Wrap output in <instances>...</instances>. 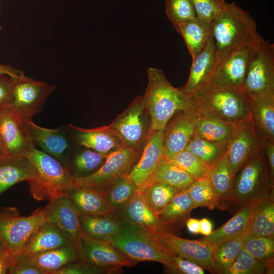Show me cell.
Returning a JSON list of instances; mask_svg holds the SVG:
<instances>
[{"mask_svg":"<svg viewBox=\"0 0 274 274\" xmlns=\"http://www.w3.org/2000/svg\"><path fill=\"white\" fill-rule=\"evenodd\" d=\"M254 202L239 208L227 222L202 238L215 247L222 243L242 236L246 231Z\"/></svg>","mask_w":274,"mask_h":274,"instance_id":"cell-32","label":"cell"},{"mask_svg":"<svg viewBox=\"0 0 274 274\" xmlns=\"http://www.w3.org/2000/svg\"><path fill=\"white\" fill-rule=\"evenodd\" d=\"M245 233L274 238L273 197L262 198L254 202Z\"/></svg>","mask_w":274,"mask_h":274,"instance_id":"cell-31","label":"cell"},{"mask_svg":"<svg viewBox=\"0 0 274 274\" xmlns=\"http://www.w3.org/2000/svg\"><path fill=\"white\" fill-rule=\"evenodd\" d=\"M28 120L8 107L0 108V134L7 155L27 157L36 148Z\"/></svg>","mask_w":274,"mask_h":274,"instance_id":"cell-14","label":"cell"},{"mask_svg":"<svg viewBox=\"0 0 274 274\" xmlns=\"http://www.w3.org/2000/svg\"><path fill=\"white\" fill-rule=\"evenodd\" d=\"M76 145L90 149L97 152L109 153L125 146V144L109 125L86 129L68 124Z\"/></svg>","mask_w":274,"mask_h":274,"instance_id":"cell-20","label":"cell"},{"mask_svg":"<svg viewBox=\"0 0 274 274\" xmlns=\"http://www.w3.org/2000/svg\"><path fill=\"white\" fill-rule=\"evenodd\" d=\"M1 11V3H0V12Z\"/></svg>","mask_w":274,"mask_h":274,"instance_id":"cell-60","label":"cell"},{"mask_svg":"<svg viewBox=\"0 0 274 274\" xmlns=\"http://www.w3.org/2000/svg\"><path fill=\"white\" fill-rule=\"evenodd\" d=\"M83 148L81 150L74 149L66 166L75 178L86 176L94 173L102 165L108 155Z\"/></svg>","mask_w":274,"mask_h":274,"instance_id":"cell-36","label":"cell"},{"mask_svg":"<svg viewBox=\"0 0 274 274\" xmlns=\"http://www.w3.org/2000/svg\"><path fill=\"white\" fill-rule=\"evenodd\" d=\"M37 178L36 169L28 157L6 155L0 158V197L12 186Z\"/></svg>","mask_w":274,"mask_h":274,"instance_id":"cell-26","label":"cell"},{"mask_svg":"<svg viewBox=\"0 0 274 274\" xmlns=\"http://www.w3.org/2000/svg\"><path fill=\"white\" fill-rule=\"evenodd\" d=\"M73 244L75 243L67 234L54 223L47 221L30 236L21 253L30 257Z\"/></svg>","mask_w":274,"mask_h":274,"instance_id":"cell-23","label":"cell"},{"mask_svg":"<svg viewBox=\"0 0 274 274\" xmlns=\"http://www.w3.org/2000/svg\"><path fill=\"white\" fill-rule=\"evenodd\" d=\"M80 218L85 235L109 241L121 229L123 222L116 214L82 215Z\"/></svg>","mask_w":274,"mask_h":274,"instance_id":"cell-33","label":"cell"},{"mask_svg":"<svg viewBox=\"0 0 274 274\" xmlns=\"http://www.w3.org/2000/svg\"><path fill=\"white\" fill-rule=\"evenodd\" d=\"M194 208L186 189L176 193L158 218L165 231L173 233L183 225Z\"/></svg>","mask_w":274,"mask_h":274,"instance_id":"cell-29","label":"cell"},{"mask_svg":"<svg viewBox=\"0 0 274 274\" xmlns=\"http://www.w3.org/2000/svg\"><path fill=\"white\" fill-rule=\"evenodd\" d=\"M179 191L167 184L155 181L141 192L149 207L158 217Z\"/></svg>","mask_w":274,"mask_h":274,"instance_id":"cell-38","label":"cell"},{"mask_svg":"<svg viewBox=\"0 0 274 274\" xmlns=\"http://www.w3.org/2000/svg\"><path fill=\"white\" fill-rule=\"evenodd\" d=\"M11 265L9 255L3 250H0V274L9 273Z\"/></svg>","mask_w":274,"mask_h":274,"instance_id":"cell-54","label":"cell"},{"mask_svg":"<svg viewBox=\"0 0 274 274\" xmlns=\"http://www.w3.org/2000/svg\"><path fill=\"white\" fill-rule=\"evenodd\" d=\"M212 232V224L207 218L200 220V233L204 236L209 235Z\"/></svg>","mask_w":274,"mask_h":274,"instance_id":"cell-56","label":"cell"},{"mask_svg":"<svg viewBox=\"0 0 274 274\" xmlns=\"http://www.w3.org/2000/svg\"><path fill=\"white\" fill-rule=\"evenodd\" d=\"M227 145L210 141L193 136L185 150L190 151L210 167L214 165L226 152Z\"/></svg>","mask_w":274,"mask_h":274,"instance_id":"cell-39","label":"cell"},{"mask_svg":"<svg viewBox=\"0 0 274 274\" xmlns=\"http://www.w3.org/2000/svg\"><path fill=\"white\" fill-rule=\"evenodd\" d=\"M109 125L126 146L141 150L151 131V119L144 95L136 96Z\"/></svg>","mask_w":274,"mask_h":274,"instance_id":"cell-9","label":"cell"},{"mask_svg":"<svg viewBox=\"0 0 274 274\" xmlns=\"http://www.w3.org/2000/svg\"><path fill=\"white\" fill-rule=\"evenodd\" d=\"M162 243L175 254L192 261L211 273H216L213 258L215 247L208 241L190 240L172 232H155Z\"/></svg>","mask_w":274,"mask_h":274,"instance_id":"cell-19","label":"cell"},{"mask_svg":"<svg viewBox=\"0 0 274 274\" xmlns=\"http://www.w3.org/2000/svg\"><path fill=\"white\" fill-rule=\"evenodd\" d=\"M7 155L5 144L0 134V158Z\"/></svg>","mask_w":274,"mask_h":274,"instance_id":"cell-57","label":"cell"},{"mask_svg":"<svg viewBox=\"0 0 274 274\" xmlns=\"http://www.w3.org/2000/svg\"><path fill=\"white\" fill-rule=\"evenodd\" d=\"M197 19L210 24L213 19L224 8L225 0H191Z\"/></svg>","mask_w":274,"mask_h":274,"instance_id":"cell-47","label":"cell"},{"mask_svg":"<svg viewBox=\"0 0 274 274\" xmlns=\"http://www.w3.org/2000/svg\"><path fill=\"white\" fill-rule=\"evenodd\" d=\"M194 181L187 173L165 159L161 161L154 179V182L167 184L179 191L187 189Z\"/></svg>","mask_w":274,"mask_h":274,"instance_id":"cell-40","label":"cell"},{"mask_svg":"<svg viewBox=\"0 0 274 274\" xmlns=\"http://www.w3.org/2000/svg\"><path fill=\"white\" fill-rule=\"evenodd\" d=\"M187 173L194 180L207 175L210 167L190 151L184 150L167 160Z\"/></svg>","mask_w":274,"mask_h":274,"instance_id":"cell-44","label":"cell"},{"mask_svg":"<svg viewBox=\"0 0 274 274\" xmlns=\"http://www.w3.org/2000/svg\"><path fill=\"white\" fill-rule=\"evenodd\" d=\"M262 37L231 52L216 67L207 85L243 90L249 65L256 52ZM206 85V86H207Z\"/></svg>","mask_w":274,"mask_h":274,"instance_id":"cell-11","label":"cell"},{"mask_svg":"<svg viewBox=\"0 0 274 274\" xmlns=\"http://www.w3.org/2000/svg\"><path fill=\"white\" fill-rule=\"evenodd\" d=\"M195 119V111H179L170 118L163 129V159L185 150L193 136Z\"/></svg>","mask_w":274,"mask_h":274,"instance_id":"cell-18","label":"cell"},{"mask_svg":"<svg viewBox=\"0 0 274 274\" xmlns=\"http://www.w3.org/2000/svg\"><path fill=\"white\" fill-rule=\"evenodd\" d=\"M28 124L36 145L66 167L76 146L68 125L49 129L37 125L31 119L28 120Z\"/></svg>","mask_w":274,"mask_h":274,"instance_id":"cell-17","label":"cell"},{"mask_svg":"<svg viewBox=\"0 0 274 274\" xmlns=\"http://www.w3.org/2000/svg\"><path fill=\"white\" fill-rule=\"evenodd\" d=\"M76 245L80 261L93 265L105 273L117 272L123 267H132L136 264L107 240L85 235Z\"/></svg>","mask_w":274,"mask_h":274,"instance_id":"cell-12","label":"cell"},{"mask_svg":"<svg viewBox=\"0 0 274 274\" xmlns=\"http://www.w3.org/2000/svg\"><path fill=\"white\" fill-rule=\"evenodd\" d=\"M210 25L216 50V67L231 52L261 37L253 17L234 2L226 3Z\"/></svg>","mask_w":274,"mask_h":274,"instance_id":"cell-1","label":"cell"},{"mask_svg":"<svg viewBox=\"0 0 274 274\" xmlns=\"http://www.w3.org/2000/svg\"><path fill=\"white\" fill-rule=\"evenodd\" d=\"M243 248L242 236L215 247L213 258L216 273L225 274Z\"/></svg>","mask_w":274,"mask_h":274,"instance_id":"cell-41","label":"cell"},{"mask_svg":"<svg viewBox=\"0 0 274 274\" xmlns=\"http://www.w3.org/2000/svg\"><path fill=\"white\" fill-rule=\"evenodd\" d=\"M148 84L143 94L151 119V131L163 129L179 111H195L192 95L174 87L162 70L149 67Z\"/></svg>","mask_w":274,"mask_h":274,"instance_id":"cell-2","label":"cell"},{"mask_svg":"<svg viewBox=\"0 0 274 274\" xmlns=\"http://www.w3.org/2000/svg\"><path fill=\"white\" fill-rule=\"evenodd\" d=\"M3 250V249L2 245V244H1V243L0 242V250Z\"/></svg>","mask_w":274,"mask_h":274,"instance_id":"cell-58","label":"cell"},{"mask_svg":"<svg viewBox=\"0 0 274 274\" xmlns=\"http://www.w3.org/2000/svg\"><path fill=\"white\" fill-rule=\"evenodd\" d=\"M10 274H44L29 261L28 258L20 253L9 270Z\"/></svg>","mask_w":274,"mask_h":274,"instance_id":"cell-49","label":"cell"},{"mask_svg":"<svg viewBox=\"0 0 274 274\" xmlns=\"http://www.w3.org/2000/svg\"><path fill=\"white\" fill-rule=\"evenodd\" d=\"M32 264L44 274H53L63 266L79 260L76 244H73L27 257Z\"/></svg>","mask_w":274,"mask_h":274,"instance_id":"cell-30","label":"cell"},{"mask_svg":"<svg viewBox=\"0 0 274 274\" xmlns=\"http://www.w3.org/2000/svg\"><path fill=\"white\" fill-rule=\"evenodd\" d=\"M188 231L192 233H200V220L192 218H188L186 221Z\"/></svg>","mask_w":274,"mask_h":274,"instance_id":"cell-55","label":"cell"},{"mask_svg":"<svg viewBox=\"0 0 274 274\" xmlns=\"http://www.w3.org/2000/svg\"><path fill=\"white\" fill-rule=\"evenodd\" d=\"M265 264L243 248L237 257L225 274L266 273Z\"/></svg>","mask_w":274,"mask_h":274,"instance_id":"cell-46","label":"cell"},{"mask_svg":"<svg viewBox=\"0 0 274 274\" xmlns=\"http://www.w3.org/2000/svg\"><path fill=\"white\" fill-rule=\"evenodd\" d=\"M244 90L249 97L274 94V44L263 38L249 65Z\"/></svg>","mask_w":274,"mask_h":274,"instance_id":"cell-10","label":"cell"},{"mask_svg":"<svg viewBox=\"0 0 274 274\" xmlns=\"http://www.w3.org/2000/svg\"><path fill=\"white\" fill-rule=\"evenodd\" d=\"M262 149L263 143L255 128L252 117L235 124L226 152L234 177L244 164Z\"/></svg>","mask_w":274,"mask_h":274,"instance_id":"cell-15","label":"cell"},{"mask_svg":"<svg viewBox=\"0 0 274 274\" xmlns=\"http://www.w3.org/2000/svg\"><path fill=\"white\" fill-rule=\"evenodd\" d=\"M47 211L48 205L28 216H22L15 207L0 209V242L10 258L11 265L30 236L47 221Z\"/></svg>","mask_w":274,"mask_h":274,"instance_id":"cell-7","label":"cell"},{"mask_svg":"<svg viewBox=\"0 0 274 274\" xmlns=\"http://www.w3.org/2000/svg\"><path fill=\"white\" fill-rule=\"evenodd\" d=\"M271 181H274V144L266 143L263 145Z\"/></svg>","mask_w":274,"mask_h":274,"instance_id":"cell-52","label":"cell"},{"mask_svg":"<svg viewBox=\"0 0 274 274\" xmlns=\"http://www.w3.org/2000/svg\"><path fill=\"white\" fill-rule=\"evenodd\" d=\"M165 8L174 27L197 18L191 0H165Z\"/></svg>","mask_w":274,"mask_h":274,"instance_id":"cell-45","label":"cell"},{"mask_svg":"<svg viewBox=\"0 0 274 274\" xmlns=\"http://www.w3.org/2000/svg\"><path fill=\"white\" fill-rule=\"evenodd\" d=\"M163 129L150 131L139 160L127 175L140 192L154 182L163 159Z\"/></svg>","mask_w":274,"mask_h":274,"instance_id":"cell-16","label":"cell"},{"mask_svg":"<svg viewBox=\"0 0 274 274\" xmlns=\"http://www.w3.org/2000/svg\"><path fill=\"white\" fill-rule=\"evenodd\" d=\"M175 267L173 271L178 273L204 274V268L199 264L176 254L173 256Z\"/></svg>","mask_w":274,"mask_h":274,"instance_id":"cell-50","label":"cell"},{"mask_svg":"<svg viewBox=\"0 0 274 274\" xmlns=\"http://www.w3.org/2000/svg\"><path fill=\"white\" fill-rule=\"evenodd\" d=\"M206 175L215 193L218 209L230 210L234 202V176L230 168L226 152L210 168Z\"/></svg>","mask_w":274,"mask_h":274,"instance_id":"cell-25","label":"cell"},{"mask_svg":"<svg viewBox=\"0 0 274 274\" xmlns=\"http://www.w3.org/2000/svg\"><path fill=\"white\" fill-rule=\"evenodd\" d=\"M116 213L123 223L154 232H166L141 192L139 191L128 203L116 210Z\"/></svg>","mask_w":274,"mask_h":274,"instance_id":"cell-24","label":"cell"},{"mask_svg":"<svg viewBox=\"0 0 274 274\" xmlns=\"http://www.w3.org/2000/svg\"><path fill=\"white\" fill-rule=\"evenodd\" d=\"M49 201L47 221L56 225L77 244L85 234L80 215L73 202L67 196L59 197Z\"/></svg>","mask_w":274,"mask_h":274,"instance_id":"cell-21","label":"cell"},{"mask_svg":"<svg viewBox=\"0 0 274 274\" xmlns=\"http://www.w3.org/2000/svg\"><path fill=\"white\" fill-rule=\"evenodd\" d=\"M127 175L105 191L108 201L116 210L125 205L139 192Z\"/></svg>","mask_w":274,"mask_h":274,"instance_id":"cell-43","label":"cell"},{"mask_svg":"<svg viewBox=\"0 0 274 274\" xmlns=\"http://www.w3.org/2000/svg\"><path fill=\"white\" fill-rule=\"evenodd\" d=\"M249 97L252 119L263 145L274 144V94Z\"/></svg>","mask_w":274,"mask_h":274,"instance_id":"cell-27","label":"cell"},{"mask_svg":"<svg viewBox=\"0 0 274 274\" xmlns=\"http://www.w3.org/2000/svg\"><path fill=\"white\" fill-rule=\"evenodd\" d=\"M174 27L183 38L192 60L202 51L212 36L211 25L197 18Z\"/></svg>","mask_w":274,"mask_h":274,"instance_id":"cell-35","label":"cell"},{"mask_svg":"<svg viewBox=\"0 0 274 274\" xmlns=\"http://www.w3.org/2000/svg\"><path fill=\"white\" fill-rule=\"evenodd\" d=\"M233 206L237 210L258 200L273 197L271 181L263 149L249 159L234 177Z\"/></svg>","mask_w":274,"mask_h":274,"instance_id":"cell-6","label":"cell"},{"mask_svg":"<svg viewBox=\"0 0 274 274\" xmlns=\"http://www.w3.org/2000/svg\"><path fill=\"white\" fill-rule=\"evenodd\" d=\"M108 241L136 263L154 261L163 264L172 270L174 268L175 253L155 232L123 223L118 233Z\"/></svg>","mask_w":274,"mask_h":274,"instance_id":"cell-4","label":"cell"},{"mask_svg":"<svg viewBox=\"0 0 274 274\" xmlns=\"http://www.w3.org/2000/svg\"><path fill=\"white\" fill-rule=\"evenodd\" d=\"M0 75H7L12 79L21 77L24 76L23 72L9 65L0 64Z\"/></svg>","mask_w":274,"mask_h":274,"instance_id":"cell-53","label":"cell"},{"mask_svg":"<svg viewBox=\"0 0 274 274\" xmlns=\"http://www.w3.org/2000/svg\"><path fill=\"white\" fill-rule=\"evenodd\" d=\"M12 97L8 106L26 120L39 113L51 93L54 85L36 80L25 75L14 79Z\"/></svg>","mask_w":274,"mask_h":274,"instance_id":"cell-13","label":"cell"},{"mask_svg":"<svg viewBox=\"0 0 274 274\" xmlns=\"http://www.w3.org/2000/svg\"><path fill=\"white\" fill-rule=\"evenodd\" d=\"M80 215L114 214L116 210L108 201L105 191L76 186L67 196Z\"/></svg>","mask_w":274,"mask_h":274,"instance_id":"cell-28","label":"cell"},{"mask_svg":"<svg viewBox=\"0 0 274 274\" xmlns=\"http://www.w3.org/2000/svg\"><path fill=\"white\" fill-rule=\"evenodd\" d=\"M187 190L195 208L218 209L215 193L207 175L194 180Z\"/></svg>","mask_w":274,"mask_h":274,"instance_id":"cell-42","label":"cell"},{"mask_svg":"<svg viewBox=\"0 0 274 274\" xmlns=\"http://www.w3.org/2000/svg\"><path fill=\"white\" fill-rule=\"evenodd\" d=\"M14 80L0 75V107L8 106L12 99Z\"/></svg>","mask_w":274,"mask_h":274,"instance_id":"cell-51","label":"cell"},{"mask_svg":"<svg viewBox=\"0 0 274 274\" xmlns=\"http://www.w3.org/2000/svg\"><path fill=\"white\" fill-rule=\"evenodd\" d=\"M141 152V150L125 146L109 153L102 165L94 173L75 178L77 186L105 191L129 173Z\"/></svg>","mask_w":274,"mask_h":274,"instance_id":"cell-8","label":"cell"},{"mask_svg":"<svg viewBox=\"0 0 274 274\" xmlns=\"http://www.w3.org/2000/svg\"><path fill=\"white\" fill-rule=\"evenodd\" d=\"M191 95L201 114L232 124L251 117L250 98L243 90L208 85Z\"/></svg>","mask_w":274,"mask_h":274,"instance_id":"cell-3","label":"cell"},{"mask_svg":"<svg viewBox=\"0 0 274 274\" xmlns=\"http://www.w3.org/2000/svg\"><path fill=\"white\" fill-rule=\"evenodd\" d=\"M242 239L243 249L265 264L267 273H273L274 238L244 233Z\"/></svg>","mask_w":274,"mask_h":274,"instance_id":"cell-37","label":"cell"},{"mask_svg":"<svg viewBox=\"0 0 274 274\" xmlns=\"http://www.w3.org/2000/svg\"><path fill=\"white\" fill-rule=\"evenodd\" d=\"M1 108V107H0Z\"/></svg>","mask_w":274,"mask_h":274,"instance_id":"cell-61","label":"cell"},{"mask_svg":"<svg viewBox=\"0 0 274 274\" xmlns=\"http://www.w3.org/2000/svg\"><path fill=\"white\" fill-rule=\"evenodd\" d=\"M2 29V27L1 25L0 24V31H1Z\"/></svg>","mask_w":274,"mask_h":274,"instance_id":"cell-59","label":"cell"},{"mask_svg":"<svg viewBox=\"0 0 274 274\" xmlns=\"http://www.w3.org/2000/svg\"><path fill=\"white\" fill-rule=\"evenodd\" d=\"M192 60L188 80L184 86L180 87L190 95L209 83L216 68L217 58L212 35L204 48Z\"/></svg>","mask_w":274,"mask_h":274,"instance_id":"cell-22","label":"cell"},{"mask_svg":"<svg viewBox=\"0 0 274 274\" xmlns=\"http://www.w3.org/2000/svg\"><path fill=\"white\" fill-rule=\"evenodd\" d=\"M105 273L101 269L84 262H71L54 272L53 274H95Z\"/></svg>","mask_w":274,"mask_h":274,"instance_id":"cell-48","label":"cell"},{"mask_svg":"<svg viewBox=\"0 0 274 274\" xmlns=\"http://www.w3.org/2000/svg\"><path fill=\"white\" fill-rule=\"evenodd\" d=\"M195 116L193 136L227 145L235 124L206 116L196 111Z\"/></svg>","mask_w":274,"mask_h":274,"instance_id":"cell-34","label":"cell"},{"mask_svg":"<svg viewBox=\"0 0 274 274\" xmlns=\"http://www.w3.org/2000/svg\"><path fill=\"white\" fill-rule=\"evenodd\" d=\"M37 173L36 180L27 182L29 192L37 200H51L67 196L77 186L76 179L69 169L53 156L33 149L27 156Z\"/></svg>","mask_w":274,"mask_h":274,"instance_id":"cell-5","label":"cell"}]
</instances>
